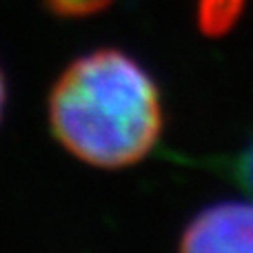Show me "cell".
Returning a JSON list of instances; mask_svg holds the SVG:
<instances>
[{
    "mask_svg": "<svg viewBox=\"0 0 253 253\" xmlns=\"http://www.w3.org/2000/svg\"><path fill=\"white\" fill-rule=\"evenodd\" d=\"M114 0H44L49 11L60 18H87L100 13Z\"/></svg>",
    "mask_w": 253,
    "mask_h": 253,
    "instance_id": "277c9868",
    "label": "cell"
},
{
    "mask_svg": "<svg viewBox=\"0 0 253 253\" xmlns=\"http://www.w3.org/2000/svg\"><path fill=\"white\" fill-rule=\"evenodd\" d=\"M4 102H7V84H4V76L2 69H0V120H2L4 114Z\"/></svg>",
    "mask_w": 253,
    "mask_h": 253,
    "instance_id": "8992f818",
    "label": "cell"
},
{
    "mask_svg": "<svg viewBox=\"0 0 253 253\" xmlns=\"http://www.w3.org/2000/svg\"><path fill=\"white\" fill-rule=\"evenodd\" d=\"M180 249L253 253V202H220L207 207L187 224Z\"/></svg>",
    "mask_w": 253,
    "mask_h": 253,
    "instance_id": "7a4b0ae2",
    "label": "cell"
},
{
    "mask_svg": "<svg viewBox=\"0 0 253 253\" xmlns=\"http://www.w3.org/2000/svg\"><path fill=\"white\" fill-rule=\"evenodd\" d=\"M198 22L207 36H222L238 22L247 0H196Z\"/></svg>",
    "mask_w": 253,
    "mask_h": 253,
    "instance_id": "3957f363",
    "label": "cell"
},
{
    "mask_svg": "<svg viewBox=\"0 0 253 253\" xmlns=\"http://www.w3.org/2000/svg\"><path fill=\"white\" fill-rule=\"evenodd\" d=\"M236 171H238V180H240V184L247 189V191L253 193V140L249 142V147L240 153Z\"/></svg>",
    "mask_w": 253,
    "mask_h": 253,
    "instance_id": "5b68a950",
    "label": "cell"
},
{
    "mask_svg": "<svg viewBox=\"0 0 253 253\" xmlns=\"http://www.w3.org/2000/svg\"><path fill=\"white\" fill-rule=\"evenodd\" d=\"M49 125L78 160L100 169L131 167L160 138V91L135 58L98 49L74 60L56 80Z\"/></svg>",
    "mask_w": 253,
    "mask_h": 253,
    "instance_id": "6da1fadb",
    "label": "cell"
}]
</instances>
